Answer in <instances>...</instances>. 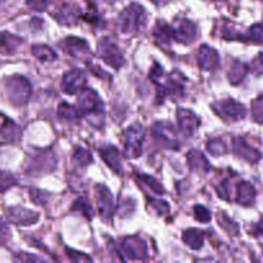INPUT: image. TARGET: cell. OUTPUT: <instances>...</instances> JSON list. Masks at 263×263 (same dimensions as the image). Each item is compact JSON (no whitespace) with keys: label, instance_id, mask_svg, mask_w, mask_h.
I'll return each mask as SVG.
<instances>
[{"label":"cell","instance_id":"obj_42","mask_svg":"<svg viewBox=\"0 0 263 263\" xmlns=\"http://www.w3.org/2000/svg\"><path fill=\"white\" fill-rule=\"evenodd\" d=\"M27 4L31 9L37 10V12H43V10L46 9L48 0H27Z\"/></svg>","mask_w":263,"mask_h":263},{"label":"cell","instance_id":"obj_7","mask_svg":"<svg viewBox=\"0 0 263 263\" xmlns=\"http://www.w3.org/2000/svg\"><path fill=\"white\" fill-rule=\"evenodd\" d=\"M215 112L226 121H239L247 116L246 107L234 99L221 100L215 105Z\"/></svg>","mask_w":263,"mask_h":263},{"label":"cell","instance_id":"obj_11","mask_svg":"<svg viewBox=\"0 0 263 263\" xmlns=\"http://www.w3.org/2000/svg\"><path fill=\"white\" fill-rule=\"evenodd\" d=\"M195 37H197V27L192 21L186 18L176 21V25L174 27V39L177 43L189 45L195 40Z\"/></svg>","mask_w":263,"mask_h":263},{"label":"cell","instance_id":"obj_25","mask_svg":"<svg viewBox=\"0 0 263 263\" xmlns=\"http://www.w3.org/2000/svg\"><path fill=\"white\" fill-rule=\"evenodd\" d=\"M247 73H248V66L241 63V62L235 61L228 72L229 81L233 85H239L244 79H246Z\"/></svg>","mask_w":263,"mask_h":263},{"label":"cell","instance_id":"obj_15","mask_svg":"<svg viewBox=\"0 0 263 263\" xmlns=\"http://www.w3.org/2000/svg\"><path fill=\"white\" fill-rule=\"evenodd\" d=\"M234 144V153L239 157V158L246 159L249 163H257L261 159L262 154L257 151L256 148L249 145L243 138H235L233 140Z\"/></svg>","mask_w":263,"mask_h":263},{"label":"cell","instance_id":"obj_27","mask_svg":"<svg viewBox=\"0 0 263 263\" xmlns=\"http://www.w3.org/2000/svg\"><path fill=\"white\" fill-rule=\"evenodd\" d=\"M77 10L72 5H63L55 14V18L62 25H74L77 22Z\"/></svg>","mask_w":263,"mask_h":263},{"label":"cell","instance_id":"obj_20","mask_svg":"<svg viewBox=\"0 0 263 263\" xmlns=\"http://www.w3.org/2000/svg\"><path fill=\"white\" fill-rule=\"evenodd\" d=\"M22 39L12 35L9 32H0V54L2 55H12L17 51L22 44Z\"/></svg>","mask_w":263,"mask_h":263},{"label":"cell","instance_id":"obj_33","mask_svg":"<svg viewBox=\"0 0 263 263\" xmlns=\"http://www.w3.org/2000/svg\"><path fill=\"white\" fill-rule=\"evenodd\" d=\"M207 151L210 152L212 156H222V154H225L226 152V144L223 143L221 139H213V140L208 141L207 143Z\"/></svg>","mask_w":263,"mask_h":263},{"label":"cell","instance_id":"obj_46","mask_svg":"<svg viewBox=\"0 0 263 263\" xmlns=\"http://www.w3.org/2000/svg\"><path fill=\"white\" fill-rule=\"evenodd\" d=\"M254 234L263 236V220L259 221V222L254 226Z\"/></svg>","mask_w":263,"mask_h":263},{"label":"cell","instance_id":"obj_36","mask_svg":"<svg viewBox=\"0 0 263 263\" xmlns=\"http://www.w3.org/2000/svg\"><path fill=\"white\" fill-rule=\"evenodd\" d=\"M194 217H195V220L199 221V222L205 223V222H210L211 218H212V216H211V212L205 207H203V205H195Z\"/></svg>","mask_w":263,"mask_h":263},{"label":"cell","instance_id":"obj_34","mask_svg":"<svg viewBox=\"0 0 263 263\" xmlns=\"http://www.w3.org/2000/svg\"><path fill=\"white\" fill-rule=\"evenodd\" d=\"M247 41H252V43L263 45V26L262 25L252 26L251 30L248 31V35H247Z\"/></svg>","mask_w":263,"mask_h":263},{"label":"cell","instance_id":"obj_37","mask_svg":"<svg viewBox=\"0 0 263 263\" xmlns=\"http://www.w3.org/2000/svg\"><path fill=\"white\" fill-rule=\"evenodd\" d=\"M149 204H151V207L153 208L154 212H157V215H159V216H163V215H166V213L170 212V205L167 204L164 200L152 199V200H149Z\"/></svg>","mask_w":263,"mask_h":263},{"label":"cell","instance_id":"obj_13","mask_svg":"<svg viewBox=\"0 0 263 263\" xmlns=\"http://www.w3.org/2000/svg\"><path fill=\"white\" fill-rule=\"evenodd\" d=\"M152 134H153L154 138L158 141H161L164 146L167 148H179V144H177L176 136H175L174 128L170 123L167 122H157L156 125L152 127Z\"/></svg>","mask_w":263,"mask_h":263},{"label":"cell","instance_id":"obj_38","mask_svg":"<svg viewBox=\"0 0 263 263\" xmlns=\"http://www.w3.org/2000/svg\"><path fill=\"white\" fill-rule=\"evenodd\" d=\"M30 198L35 204H45L48 202L49 194L45 192H41L37 189H31L30 190Z\"/></svg>","mask_w":263,"mask_h":263},{"label":"cell","instance_id":"obj_30","mask_svg":"<svg viewBox=\"0 0 263 263\" xmlns=\"http://www.w3.org/2000/svg\"><path fill=\"white\" fill-rule=\"evenodd\" d=\"M138 179L139 182H143L144 185L149 186V189L153 193H156V194H164V187L152 176H148V175H139Z\"/></svg>","mask_w":263,"mask_h":263},{"label":"cell","instance_id":"obj_39","mask_svg":"<svg viewBox=\"0 0 263 263\" xmlns=\"http://www.w3.org/2000/svg\"><path fill=\"white\" fill-rule=\"evenodd\" d=\"M220 225L222 226L226 231H229L230 234H238V231H239L238 225H236L235 222H233V221H231L228 216H222V217L220 218Z\"/></svg>","mask_w":263,"mask_h":263},{"label":"cell","instance_id":"obj_29","mask_svg":"<svg viewBox=\"0 0 263 263\" xmlns=\"http://www.w3.org/2000/svg\"><path fill=\"white\" fill-rule=\"evenodd\" d=\"M72 158H73L74 163H77L79 166H82V167L87 166V164H90L92 162L91 153L84 148H76V151L73 152Z\"/></svg>","mask_w":263,"mask_h":263},{"label":"cell","instance_id":"obj_31","mask_svg":"<svg viewBox=\"0 0 263 263\" xmlns=\"http://www.w3.org/2000/svg\"><path fill=\"white\" fill-rule=\"evenodd\" d=\"M58 113L62 118H66V120H76V118H79L81 116L79 112V108L73 107V105H69L68 103H62L59 105Z\"/></svg>","mask_w":263,"mask_h":263},{"label":"cell","instance_id":"obj_21","mask_svg":"<svg viewBox=\"0 0 263 263\" xmlns=\"http://www.w3.org/2000/svg\"><path fill=\"white\" fill-rule=\"evenodd\" d=\"M187 158V164H189L190 168L193 171H204L207 172L211 168L210 162L207 161V158L204 157V154L202 152L197 151V149H193L189 153L186 154Z\"/></svg>","mask_w":263,"mask_h":263},{"label":"cell","instance_id":"obj_40","mask_svg":"<svg viewBox=\"0 0 263 263\" xmlns=\"http://www.w3.org/2000/svg\"><path fill=\"white\" fill-rule=\"evenodd\" d=\"M251 71L254 74H263V53H259L251 62Z\"/></svg>","mask_w":263,"mask_h":263},{"label":"cell","instance_id":"obj_24","mask_svg":"<svg viewBox=\"0 0 263 263\" xmlns=\"http://www.w3.org/2000/svg\"><path fill=\"white\" fill-rule=\"evenodd\" d=\"M176 74L177 73H172L170 79L167 80V84L164 85V91H166V95L180 98L184 95V84H182L184 77L180 76V74L179 77H176Z\"/></svg>","mask_w":263,"mask_h":263},{"label":"cell","instance_id":"obj_16","mask_svg":"<svg viewBox=\"0 0 263 263\" xmlns=\"http://www.w3.org/2000/svg\"><path fill=\"white\" fill-rule=\"evenodd\" d=\"M198 63L204 71H213L220 64V55L211 46L202 45L198 51Z\"/></svg>","mask_w":263,"mask_h":263},{"label":"cell","instance_id":"obj_26","mask_svg":"<svg viewBox=\"0 0 263 263\" xmlns=\"http://www.w3.org/2000/svg\"><path fill=\"white\" fill-rule=\"evenodd\" d=\"M31 53L35 58H37L41 62H53L55 61L57 53L51 48L44 44H36L31 48Z\"/></svg>","mask_w":263,"mask_h":263},{"label":"cell","instance_id":"obj_41","mask_svg":"<svg viewBox=\"0 0 263 263\" xmlns=\"http://www.w3.org/2000/svg\"><path fill=\"white\" fill-rule=\"evenodd\" d=\"M67 252V256L71 258V261H74V262H90L91 261V258H90L89 256H86V254H81L79 253V252H74V251H71V249H66Z\"/></svg>","mask_w":263,"mask_h":263},{"label":"cell","instance_id":"obj_10","mask_svg":"<svg viewBox=\"0 0 263 263\" xmlns=\"http://www.w3.org/2000/svg\"><path fill=\"white\" fill-rule=\"evenodd\" d=\"M86 85V76L82 71L74 68L67 72L62 80V90L66 94L73 95L81 91Z\"/></svg>","mask_w":263,"mask_h":263},{"label":"cell","instance_id":"obj_23","mask_svg":"<svg viewBox=\"0 0 263 263\" xmlns=\"http://www.w3.org/2000/svg\"><path fill=\"white\" fill-rule=\"evenodd\" d=\"M153 35L156 40L162 45H167L174 39V27L167 25L166 22H158L153 30Z\"/></svg>","mask_w":263,"mask_h":263},{"label":"cell","instance_id":"obj_18","mask_svg":"<svg viewBox=\"0 0 263 263\" xmlns=\"http://www.w3.org/2000/svg\"><path fill=\"white\" fill-rule=\"evenodd\" d=\"M100 157L103 158V161L107 163V166L109 168H112V171H115L116 174H121L122 172V163H121V156L120 152L116 146L108 145L104 146L99 151Z\"/></svg>","mask_w":263,"mask_h":263},{"label":"cell","instance_id":"obj_44","mask_svg":"<svg viewBox=\"0 0 263 263\" xmlns=\"http://www.w3.org/2000/svg\"><path fill=\"white\" fill-rule=\"evenodd\" d=\"M15 261H21V262H25V261H41L39 257L36 256H30V254H25V253H20L14 257Z\"/></svg>","mask_w":263,"mask_h":263},{"label":"cell","instance_id":"obj_1","mask_svg":"<svg viewBox=\"0 0 263 263\" xmlns=\"http://www.w3.org/2000/svg\"><path fill=\"white\" fill-rule=\"evenodd\" d=\"M5 90L10 103L15 107H23L27 104L32 92V86L26 77L14 74L5 80Z\"/></svg>","mask_w":263,"mask_h":263},{"label":"cell","instance_id":"obj_9","mask_svg":"<svg viewBox=\"0 0 263 263\" xmlns=\"http://www.w3.org/2000/svg\"><path fill=\"white\" fill-rule=\"evenodd\" d=\"M95 195H97V205L99 215L105 221H109L115 212V203L109 189L104 185H97L95 186Z\"/></svg>","mask_w":263,"mask_h":263},{"label":"cell","instance_id":"obj_17","mask_svg":"<svg viewBox=\"0 0 263 263\" xmlns=\"http://www.w3.org/2000/svg\"><path fill=\"white\" fill-rule=\"evenodd\" d=\"M64 49L71 54L72 57L76 58H86L90 57V49L89 45L85 40L74 36H69L64 40Z\"/></svg>","mask_w":263,"mask_h":263},{"label":"cell","instance_id":"obj_43","mask_svg":"<svg viewBox=\"0 0 263 263\" xmlns=\"http://www.w3.org/2000/svg\"><path fill=\"white\" fill-rule=\"evenodd\" d=\"M9 239V229L3 220H0V244H5Z\"/></svg>","mask_w":263,"mask_h":263},{"label":"cell","instance_id":"obj_2","mask_svg":"<svg viewBox=\"0 0 263 263\" xmlns=\"http://www.w3.org/2000/svg\"><path fill=\"white\" fill-rule=\"evenodd\" d=\"M145 21V10L138 3H133L120 13L117 26L123 33H134L143 26Z\"/></svg>","mask_w":263,"mask_h":263},{"label":"cell","instance_id":"obj_8","mask_svg":"<svg viewBox=\"0 0 263 263\" xmlns=\"http://www.w3.org/2000/svg\"><path fill=\"white\" fill-rule=\"evenodd\" d=\"M55 167V158H54L51 152H40L36 154L30 161L27 167V174L32 176H39V175L51 172Z\"/></svg>","mask_w":263,"mask_h":263},{"label":"cell","instance_id":"obj_12","mask_svg":"<svg viewBox=\"0 0 263 263\" xmlns=\"http://www.w3.org/2000/svg\"><path fill=\"white\" fill-rule=\"evenodd\" d=\"M177 122H179V127L181 133L187 138L194 135L197 133L198 127L200 126L199 117L194 112L189 109H184V108H180L177 110Z\"/></svg>","mask_w":263,"mask_h":263},{"label":"cell","instance_id":"obj_22","mask_svg":"<svg viewBox=\"0 0 263 263\" xmlns=\"http://www.w3.org/2000/svg\"><path fill=\"white\" fill-rule=\"evenodd\" d=\"M182 240L194 251H199L204 244V234L203 231L198 230V229H189V230L184 231L182 234Z\"/></svg>","mask_w":263,"mask_h":263},{"label":"cell","instance_id":"obj_3","mask_svg":"<svg viewBox=\"0 0 263 263\" xmlns=\"http://www.w3.org/2000/svg\"><path fill=\"white\" fill-rule=\"evenodd\" d=\"M144 128L140 125H134L128 127L125 133V145L123 156L128 159L139 158L143 153Z\"/></svg>","mask_w":263,"mask_h":263},{"label":"cell","instance_id":"obj_14","mask_svg":"<svg viewBox=\"0 0 263 263\" xmlns=\"http://www.w3.org/2000/svg\"><path fill=\"white\" fill-rule=\"evenodd\" d=\"M8 218L12 223L18 226H28V225H33V223L37 222L39 220V215L33 211L26 210V208L20 207H10L8 210Z\"/></svg>","mask_w":263,"mask_h":263},{"label":"cell","instance_id":"obj_5","mask_svg":"<svg viewBox=\"0 0 263 263\" xmlns=\"http://www.w3.org/2000/svg\"><path fill=\"white\" fill-rule=\"evenodd\" d=\"M98 55L100 57L104 63L113 68L118 69L125 64V58H123L122 51L117 46V44L109 37H104L98 44Z\"/></svg>","mask_w":263,"mask_h":263},{"label":"cell","instance_id":"obj_28","mask_svg":"<svg viewBox=\"0 0 263 263\" xmlns=\"http://www.w3.org/2000/svg\"><path fill=\"white\" fill-rule=\"evenodd\" d=\"M72 211H77V212L82 213L87 220L92 218V216H94V213H92V205L90 204L89 199L85 197L79 198V199L73 203V205H72Z\"/></svg>","mask_w":263,"mask_h":263},{"label":"cell","instance_id":"obj_4","mask_svg":"<svg viewBox=\"0 0 263 263\" xmlns=\"http://www.w3.org/2000/svg\"><path fill=\"white\" fill-rule=\"evenodd\" d=\"M79 112L81 116H102L103 115V102L95 90L84 87L80 91L79 99Z\"/></svg>","mask_w":263,"mask_h":263},{"label":"cell","instance_id":"obj_45","mask_svg":"<svg viewBox=\"0 0 263 263\" xmlns=\"http://www.w3.org/2000/svg\"><path fill=\"white\" fill-rule=\"evenodd\" d=\"M9 123H10V121L8 120L4 115H2V113H0V133H2V131L4 130V128L7 127Z\"/></svg>","mask_w":263,"mask_h":263},{"label":"cell","instance_id":"obj_32","mask_svg":"<svg viewBox=\"0 0 263 263\" xmlns=\"http://www.w3.org/2000/svg\"><path fill=\"white\" fill-rule=\"evenodd\" d=\"M17 185V179L10 172L0 170V193L7 192L8 189Z\"/></svg>","mask_w":263,"mask_h":263},{"label":"cell","instance_id":"obj_35","mask_svg":"<svg viewBox=\"0 0 263 263\" xmlns=\"http://www.w3.org/2000/svg\"><path fill=\"white\" fill-rule=\"evenodd\" d=\"M252 117L256 122H263V95L257 98L252 104Z\"/></svg>","mask_w":263,"mask_h":263},{"label":"cell","instance_id":"obj_19","mask_svg":"<svg viewBox=\"0 0 263 263\" xmlns=\"http://www.w3.org/2000/svg\"><path fill=\"white\" fill-rule=\"evenodd\" d=\"M256 189L251 182L241 181L236 185V202L244 207H249L256 200Z\"/></svg>","mask_w":263,"mask_h":263},{"label":"cell","instance_id":"obj_6","mask_svg":"<svg viewBox=\"0 0 263 263\" xmlns=\"http://www.w3.org/2000/svg\"><path fill=\"white\" fill-rule=\"evenodd\" d=\"M121 249L125 254V259L143 261L148 256V248L143 239L139 236H127L121 243Z\"/></svg>","mask_w":263,"mask_h":263}]
</instances>
